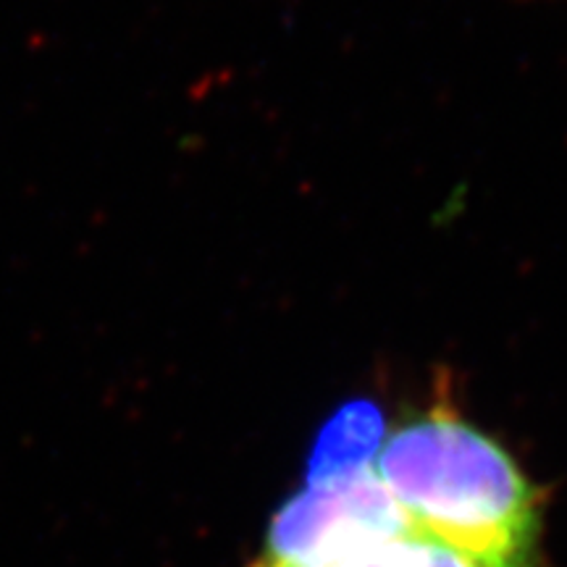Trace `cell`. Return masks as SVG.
Returning <instances> with one entry per match:
<instances>
[{
  "label": "cell",
  "instance_id": "1",
  "mask_svg": "<svg viewBox=\"0 0 567 567\" xmlns=\"http://www.w3.org/2000/svg\"><path fill=\"white\" fill-rule=\"evenodd\" d=\"M373 471L410 526L471 563L536 567V492L515 460L450 405L439 402L392 431Z\"/></svg>",
  "mask_w": 567,
  "mask_h": 567
},
{
  "label": "cell",
  "instance_id": "2",
  "mask_svg": "<svg viewBox=\"0 0 567 567\" xmlns=\"http://www.w3.org/2000/svg\"><path fill=\"white\" fill-rule=\"evenodd\" d=\"M408 515L373 467L313 481L276 509L258 559L310 567L410 530Z\"/></svg>",
  "mask_w": 567,
  "mask_h": 567
},
{
  "label": "cell",
  "instance_id": "3",
  "mask_svg": "<svg viewBox=\"0 0 567 567\" xmlns=\"http://www.w3.org/2000/svg\"><path fill=\"white\" fill-rule=\"evenodd\" d=\"M386 436L384 413L375 402H347L318 431L308 457V484L373 467Z\"/></svg>",
  "mask_w": 567,
  "mask_h": 567
},
{
  "label": "cell",
  "instance_id": "4",
  "mask_svg": "<svg viewBox=\"0 0 567 567\" xmlns=\"http://www.w3.org/2000/svg\"><path fill=\"white\" fill-rule=\"evenodd\" d=\"M250 567H281L255 559ZM310 567H478L457 549L446 547L439 538L410 528L405 534L371 544V547L352 551V555L329 559V563Z\"/></svg>",
  "mask_w": 567,
  "mask_h": 567
}]
</instances>
